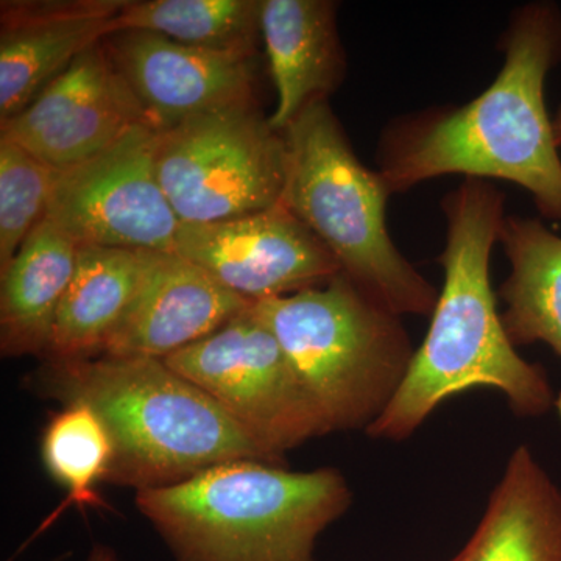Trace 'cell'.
<instances>
[{"instance_id":"15","label":"cell","mask_w":561,"mask_h":561,"mask_svg":"<svg viewBox=\"0 0 561 561\" xmlns=\"http://www.w3.org/2000/svg\"><path fill=\"white\" fill-rule=\"evenodd\" d=\"M261 36L278 98L268 121L283 133L306 106L328 101L345 79L337 3L262 0Z\"/></svg>"},{"instance_id":"20","label":"cell","mask_w":561,"mask_h":561,"mask_svg":"<svg viewBox=\"0 0 561 561\" xmlns=\"http://www.w3.org/2000/svg\"><path fill=\"white\" fill-rule=\"evenodd\" d=\"M262 0H127L116 32L158 33L184 46L256 57Z\"/></svg>"},{"instance_id":"22","label":"cell","mask_w":561,"mask_h":561,"mask_svg":"<svg viewBox=\"0 0 561 561\" xmlns=\"http://www.w3.org/2000/svg\"><path fill=\"white\" fill-rule=\"evenodd\" d=\"M58 169L0 138V273L44 219Z\"/></svg>"},{"instance_id":"18","label":"cell","mask_w":561,"mask_h":561,"mask_svg":"<svg viewBox=\"0 0 561 561\" xmlns=\"http://www.w3.org/2000/svg\"><path fill=\"white\" fill-rule=\"evenodd\" d=\"M500 243L511 264L501 284L505 332L516 348L545 343L561 359V238L541 219L507 216Z\"/></svg>"},{"instance_id":"4","label":"cell","mask_w":561,"mask_h":561,"mask_svg":"<svg viewBox=\"0 0 561 561\" xmlns=\"http://www.w3.org/2000/svg\"><path fill=\"white\" fill-rule=\"evenodd\" d=\"M135 504L175 561H316L320 535L350 511L353 491L337 468L241 459L136 491Z\"/></svg>"},{"instance_id":"24","label":"cell","mask_w":561,"mask_h":561,"mask_svg":"<svg viewBox=\"0 0 561 561\" xmlns=\"http://www.w3.org/2000/svg\"><path fill=\"white\" fill-rule=\"evenodd\" d=\"M553 121V131H556L557 144H559V149L561 151V103L559 108H557L556 116L552 117Z\"/></svg>"},{"instance_id":"8","label":"cell","mask_w":561,"mask_h":561,"mask_svg":"<svg viewBox=\"0 0 561 561\" xmlns=\"http://www.w3.org/2000/svg\"><path fill=\"white\" fill-rule=\"evenodd\" d=\"M250 306L164 362L208 393L275 461L286 465L287 453L328 431L278 339Z\"/></svg>"},{"instance_id":"16","label":"cell","mask_w":561,"mask_h":561,"mask_svg":"<svg viewBox=\"0 0 561 561\" xmlns=\"http://www.w3.org/2000/svg\"><path fill=\"white\" fill-rule=\"evenodd\" d=\"M449 561H561V489L529 446L511 454L474 534Z\"/></svg>"},{"instance_id":"3","label":"cell","mask_w":561,"mask_h":561,"mask_svg":"<svg viewBox=\"0 0 561 561\" xmlns=\"http://www.w3.org/2000/svg\"><path fill=\"white\" fill-rule=\"evenodd\" d=\"M33 393L98 413L113 442L106 483L135 491L187 481L214 465L271 454L201 387L151 357L44 360L25 378Z\"/></svg>"},{"instance_id":"5","label":"cell","mask_w":561,"mask_h":561,"mask_svg":"<svg viewBox=\"0 0 561 561\" xmlns=\"http://www.w3.org/2000/svg\"><path fill=\"white\" fill-rule=\"evenodd\" d=\"M283 133L287 175L280 203L367 297L400 317H431L440 290L394 245L386 216L391 192L381 173L354 153L330 101L306 106Z\"/></svg>"},{"instance_id":"10","label":"cell","mask_w":561,"mask_h":561,"mask_svg":"<svg viewBox=\"0 0 561 561\" xmlns=\"http://www.w3.org/2000/svg\"><path fill=\"white\" fill-rule=\"evenodd\" d=\"M173 253L250 301L323 286L342 273L283 203L238 219L180 224Z\"/></svg>"},{"instance_id":"11","label":"cell","mask_w":561,"mask_h":561,"mask_svg":"<svg viewBox=\"0 0 561 561\" xmlns=\"http://www.w3.org/2000/svg\"><path fill=\"white\" fill-rule=\"evenodd\" d=\"M142 124L144 111L102 41L84 50L31 105L0 122V138L65 171Z\"/></svg>"},{"instance_id":"17","label":"cell","mask_w":561,"mask_h":561,"mask_svg":"<svg viewBox=\"0 0 561 561\" xmlns=\"http://www.w3.org/2000/svg\"><path fill=\"white\" fill-rule=\"evenodd\" d=\"M80 245L43 219L0 273V351L3 357L49 353L55 319L76 272Z\"/></svg>"},{"instance_id":"2","label":"cell","mask_w":561,"mask_h":561,"mask_svg":"<svg viewBox=\"0 0 561 561\" xmlns=\"http://www.w3.org/2000/svg\"><path fill=\"white\" fill-rule=\"evenodd\" d=\"M504 203L491 181L479 179H465L443 198V287L400 391L367 431L371 438L408 440L443 402L472 389L500 391L519 419H538L556 404L545 367L524 359L508 339L491 287Z\"/></svg>"},{"instance_id":"6","label":"cell","mask_w":561,"mask_h":561,"mask_svg":"<svg viewBox=\"0 0 561 561\" xmlns=\"http://www.w3.org/2000/svg\"><path fill=\"white\" fill-rule=\"evenodd\" d=\"M250 308L278 339L328 434L370 430L411 368L416 348L402 317L343 273Z\"/></svg>"},{"instance_id":"13","label":"cell","mask_w":561,"mask_h":561,"mask_svg":"<svg viewBox=\"0 0 561 561\" xmlns=\"http://www.w3.org/2000/svg\"><path fill=\"white\" fill-rule=\"evenodd\" d=\"M251 302L180 254L144 251L138 287L102 356L164 360L208 337Z\"/></svg>"},{"instance_id":"7","label":"cell","mask_w":561,"mask_h":561,"mask_svg":"<svg viewBox=\"0 0 561 561\" xmlns=\"http://www.w3.org/2000/svg\"><path fill=\"white\" fill-rule=\"evenodd\" d=\"M154 161L181 224H213L271 209L286 186V138L256 103L158 131Z\"/></svg>"},{"instance_id":"1","label":"cell","mask_w":561,"mask_h":561,"mask_svg":"<svg viewBox=\"0 0 561 561\" xmlns=\"http://www.w3.org/2000/svg\"><path fill=\"white\" fill-rule=\"evenodd\" d=\"M496 79L465 105L397 117L378 144L391 195L443 175L501 180L529 192L545 219L561 224V151L546 105V80L561 61V10L529 2L502 33Z\"/></svg>"},{"instance_id":"19","label":"cell","mask_w":561,"mask_h":561,"mask_svg":"<svg viewBox=\"0 0 561 561\" xmlns=\"http://www.w3.org/2000/svg\"><path fill=\"white\" fill-rule=\"evenodd\" d=\"M142 264L144 251L80 245L46 359L102 356L135 295Z\"/></svg>"},{"instance_id":"23","label":"cell","mask_w":561,"mask_h":561,"mask_svg":"<svg viewBox=\"0 0 561 561\" xmlns=\"http://www.w3.org/2000/svg\"><path fill=\"white\" fill-rule=\"evenodd\" d=\"M84 561H121V559L110 546L94 545Z\"/></svg>"},{"instance_id":"14","label":"cell","mask_w":561,"mask_h":561,"mask_svg":"<svg viewBox=\"0 0 561 561\" xmlns=\"http://www.w3.org/2000/svg\"><path fill=\"white\" fill-rule=\"evenodd\" d=\"M127 0H3L0 122L31 105L84 50L116 33Z\"/></svg>"},{"instance_id":"12","label":"cell","mask_w":561,"mask_h":561,"mask_svg":"<svg viewBox=\"0 0 561 561\" xmlns=\"http://www.w3.org/2000/svg\"><path fill=\"white\" fill-rule=\"evenodd\" d=\"M121 76L157 131L203 114L254 102V57L184 46L142 31L103 39Z\"/></svg>"},{"instance_id":"9","label":"cell","mask_w":561,"mask_h":561,"mask_svg":"<svg viewBox=\"0 0 561 561\" xmlns=\"http://www.w3.org/2000/svg\"><path fill=\"white\" fill-rule=\"evenodd\" d=\"M157 133L138 125L58 172L44 219L79 245L173 253L181 221L158 179Z\"/></svg>"},{"instance_id":"25","label":"cell","mask_w":561,"mask_h":561,"mask_svg":"<svg viewBox=\"0 0 561 561\" xmlns=\"http://www.w3.org/2000/svg\"><path fill=\"white\" fill-rule=\"evenodd\" d=\"M51 561H65V557H58V559H54Z\"/></svg>"},{"instance_id":"21","label":"cell","mask_w":561,"mask_h":561,"mask_svg":"<svg viewBox=\"0 0 561 561\" xmlns=\"http://www.w3.org/2000/svg\"><path fill=\"white\" fill-rule=\"evenodd\" d=\"M41 457L51 479L68 491V500L47 523L70 505L84 508L103 504L98 485L108 479L113 442L91 408L81 402L61 405L44 427Z\"/></svg>"}]
</instances>
